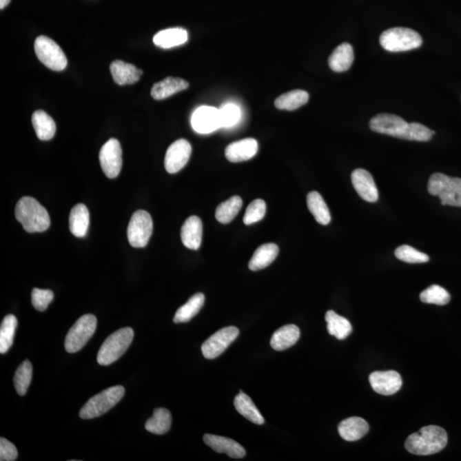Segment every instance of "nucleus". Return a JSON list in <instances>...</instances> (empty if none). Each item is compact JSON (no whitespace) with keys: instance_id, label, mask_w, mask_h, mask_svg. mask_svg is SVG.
Here are the masks:
<instances>
[{"instance_id":"nucleus-40","label":"nucleus","mask_w":461,"mask_h":461,"mask_svg":"<svg viewBox=\"0 0 461 461\" xmlns=\"http://www.w3.org/2000/svg\"><path fill=\"white\" fill-rule=\"evenodd\" d=\"M434 134V131H431L430 128L424 126V125L412 123H409V126H407L406 134L404 135L403 139L425 142L430 141Z\"/></svg>"},{"instance_id":"nucleus-23","label":"nucleus","mask_w":461,"mask_h":461,"mask_svg":"<svg viewBox=\"0 0 461 461\" xmlns=\"http://www.w3.org/2000/svg\"><path fill=\"white\" fill-rule=\"evenodd\" d=\"M355 54L352 45L349 43H342L336 48L329 57L328 63L334 72H345L351 67Z\"/></svg>"},{"instance_id":"nucleus-20","label":"nucleus","mask_w":461,"mask_h":461,"mask_svg":"<svg viewBox=\"0 0 461 461\" xmlns=\"http://www.w3.org/2000/svg\"><path fill=\"white\" fill-rule=\"evenodd\" d=\"M110 69L114 81L120 85L134 84L139 81L143 74V71L139 70L134 64L121 60L114 61L110 64Z\"/></svg>"},{"instance_id":"nucleus-35","label":"nucleus","mask_w":461,"mask_h":461,"mask_svg":"<svg viewBox=\"0 0 461 461\" xmlns=\"http://www.w3.org/2000/svg\"><path fill=\"white\" fill-rule=\"evenodd\" d=\"M242 205V198L238 196H232V198L227 200V201L221 203L216 209V220L223 224L231 223L238 212H240Z\"/></svg>"},{"instance_id":"nucleus-26","label":"nucleus","mask_w":461,"mask_h":461,"mask_svg":"<svg viewBox=\"0 0 461 461\" xmlns=\"http://www.w3.org/2000/svg\"><path fill=\"white\" fill-rule=\"evenodd\" d=\"M90 214L87 206L78 203L71 209L70 214V229L76 238H84L88 234Z\"/></svg>"},{"instance_id":"nucleus-33","label":"nucleus","mask_w":461,"mask_h":461,"mask_svg":"<svg viewBox=\"0 0 461 461\" xmlns=\"http://www.w3.org/2000/svg\"><path fill=\"white\" fill-rule=\"evenodd\" d=\"M172 424V416L166 409L154 410L151 419L146 421L145 429L151 433L163 435L170 430Z\"/></svg>"},{"instance_id":"nucleus-28","label":"nucleus","mask_w":461,"mask_h":461,"mask_svg":"<svg viewBox=\"0 0 461 461\" xmlns=\"http://www.w3.org/2000/svg\"><path fill=\"white\" fill-rule=\"evenodd\" d=\"M234 407L236 410L250 422L256 424H263L265 422L262 413H260L252 398L242 391L234 399Z\"/></svg>"},{"instance_id":"nucleus-11","label":"nucleus","mask_w":461,"mask_h":461,"mask_svg":"<svg viewBox=\"0 0 461 461\" xmlns=\"http://www.w3.org/2000/svg\"><path fill=\"white\" fill-rule=\"evenodd\" d=\"M123 152L120 142L116 139H110L103 145L99 152L100 165L103 173L110 178H116L123 167Z\"/></svg>"},{"instance_id":"nucleus-31","label":"nucleus","mask_w":461,"mask_h":461,"mask_svg":"<svg viewBox=\"0 0 461 461\" xmlns=\"http://www.w3.org/2000/svg\"><path fill=\"white\" fill-rule=\"evenodd\" d=\"M327 331L338 340H344L351 334L353 328L346 318L339 316L334 310H329L326 314Z\"/></svg>"},{"instance_id":"nucleus-8","label":"nucleus","mask_w":461,"mask_h":461,"mask_svg":"<svg viewBox=\"0 0 461 461\" xmlns=\"http://www.w3.org/2000/svg\"><path fill=\"white\" fill-rule=\"evenodd\" d=\"M34 51L37 58L45 66L54 71L65 70L68 61L65 54L54 41L46 37L35 39Z\"/></svg>"},{"instance_id":"nucleus-15","label":"nucleus","mask_w":461,"mask_h":461,"mask_svg":"<svg viewBox=\"0 0 461 461\" xmlns=\"http://www.w3.org/2000/svg\"><path fill=\"white\" fill-rule=\"evenodd\" d=\"M369 381L373 391L383 396L396 394L402 385V378L396 371H374Z\"/></svg>"},{"instance_id":"nucleus-5","label":"nucleus","mask_w":461,"mask_h":461,"mask_svg":"<svg viewBox=\"0 0 461 461\" xmlns=\"http://www.w3.org/2000/svg\"><path fill=\"white\" fill-rule=\"evenodd\" d=\"M125 394L123 386H113L105 389L99 394L92 396L85 404L80 412V417L83 420H91L108 412L119 402Z\"/></svg>"},{"instance_id":"nucleus-7","label":"nucleus","mask_w":461,"mask_h":461,"mask_svg":"<svg viewBox=\"0 0 461 461\" xmlns=\"http://www.w3.org/2000/svg\"><path fill=\"white\" fill-rule=\"evenodd\" d=\"M96 328V318L92 314H85L70 328L65 338V349L69 353L81 350L90 340Z\"/></svg>"},{"instance_id":"nucleus-30","label":"nucleus","mask_w":461,"mask_h":461,"mask_svg":"<svg viewBox=\"0 0 461 461\" xmlns=\"http://www.w3.org/2000/svg\"><path fill=\"white\" fill-rule=\"evenodd\" d=\"M307 205L318 223L328 225L331 223V214L322 196L317 192H311L307 196Z\"/></svg>"},{"instance_id":"nucleus-43","label":"nucleus","mask_w":461,"mask_h":461,"mask_svg":"<svg viewBox=\"0 0 461 461\" xmlns=\"http://www.w3.org/2000/svg\"><path fill=\"white\" fill-rule=\"evenodd\" d=\"M53 298H54V294L50 289L34 288L32 291V303H33L35 309L41 311V312L48 309L50 303L52 302Z\"/></svg>"},{"instance_id":"nucleus-34","label":"nucleus","mask_w":461,"mask_h":461,"mask_svg":"<svg viewBox=\"0 0 461 461\" xmlns=\"http://www.w3.org/2000/svg\"><path fill=\"white\" fill-rule=\"evenodd\" d=\"M309 95L306 91L294 90L282 94L275 100V107L278 110L291 112L305 105L309 101Z\"/></svg>"},{"instance_id":"nucleus-22","label":"nucleus","mask_w":461,"mask_h":461,"mask_svg":"<svg viewBox=\"0 0 461 461\" xmlns=\"http://www.w3.org/2000/svg\"><path fill=\"white\" fill-rule=\"evenodd\" d=\"M189 85L188 82L183 79L167 77L153 85L151 94L154 99L163 100L185 90Z\"/></svg>"},{"instance_id":"nucleus-13","label":"nucleus","mask_w":461,"mask_h":461,"mask_svg":"<svg viewBox=\"0 0 461 461\" xmlns=\"http://www.w3.org/2000/svg\"><path fill=\"white\" fill-rule=\"evenodd\" d=\"M192 126L196 133L212 134L221 127L220 110L210 106L196 109L192 116Z\"/></svg>"},{"instance_id":"nucleus-16","label":"nucleus","mask_w":461,"mask_h":461,"mask_svg":"<svg viewBox=\"0 0 461 461\" xmlns=\"http://www.w3.org/2000/svg\"><path fill=\"white\" fill-rule=\"evenodd\" d=\"M354 188L360 198L367 202L375 203L378 199V192L371 174L368 171L358 169L351 174Z\"/></svg>"},{"instance_id":"nucleus-29","label":"nucleus","mask_w":461,"mask_h":461,"mask_svg":"<svg viewBox=\"0 0 461 461\" xmlns=\"http://www.w3.org/2000/svg\"><path fill=\"white\" fill-rule=\"evenodd\" d=\"M32 123L41 141H50L56 134V123L54 120L43 110H37L32 116Z\"/></svg>"},{"instance_id":"nucleus-4","label":"nucleus","mask_w":461,"mask_h":461,"mask_svg":"<svg viewBox=\"0 0 461 461\" xmlns=\"http://www.w3.org/2000/svg\"><path fill=\"white\" fill-rule=\"evenodd\" d=\"M430 194L438 196L442 205L461 207V178L440 173L432 174L428 183Z\"/></svg>"},{"instance_id":"nucleus-14","label":"nucleus","mask_w":461,"mask_h":461,"mask_svg":"<svg viewBox=\"0 0 461 461\" xmlns=\"http://www.w3.org/2000/svg\"><path fill=\"white\" fill-rule=\"evenodd\" d=\"M192 154V145L185 139L175 141L167 149L165 156V169L167 173L175 174L187 165Z\"/></svg>"},{"instance_id":"nucleus-37","label":"nucleus","mask_w":461,"mask_h":461,"mask_svg":"<svg viewBox=\"0 0 461 461\" xmlns=\"http://www.w3.org/2000/svg\"><path fill=\"white\" fill-rule=\"evenodd\" d=\"M32 375H33V367L30 360H25L17 368L14 377V385L20 396L26 394L31 383Z\"/></svg>"},{"instance_id":"nucleus-32","label":"nucleus","mask_w":461,"mask_h":461,"mask_svg":"<svg viewBox=\"0 0 461 461\" xmlns=\"http://www.w3.org/2000/svg\"><path fill=\"white\" fill-rule=\"evenodd\" d=\"M205 301V296L203 293H196L192 296L185 305L177 310L174 318V323H185L190 321L201 310Z\"/></svg>"},{"instance_id":"nucleus-17","label":"nucleus","mask_w":461,"mask_h":461,"mask_svg":"<svg viewBox=\"0 0 461 461\" xmlns=\"http://www.w3.org/2000/svg\"><path fill=\"white\" fill-rule=\"evenodd\" d=\"M258 152V143L255 139H245L232 143L226 148L225 156L232 163L245 162L252 159Z\"/></svg>"},{"instance_id":"nucleus-18","label":"nucleus","mask_w":461,"mask_h":461,"mask_svg":"<svg viewBox=\"0 0 461 461\" xmlns=\"http://www.w3.org/2000/svg\"><path fill=\"white\" fill-rule=\"evenodd\" d=\"M203 441L214 451L226 453L231 458L241 459L246 455L245 449L238 442L230 438L206 434L203 437Z\"/></svg>"},{"instance_id":"nucleus-41","label":"nucleus","mask_w":461,"mask_h":461,"mask_svg":"<svg viewBox=\"0 0 461 461\" xmlns=\"http://www.w3.org/2000/svg\"><path fill=\"white\" fill-rule=\"evenodd\" d=\"M267 210L266 203L262 199L254 200L246 209L244 216V223L245 225H252L262 221L265 216Z\"/></svg>"},{"instance_id":"nucleus-45","label":"nucleus","mask_w":461,"mask_h":461,"mask_svg":"<svg viewBox=\"0 0 461 461\" xmlns=\"http://www.w3.org/2000/svg\"><path fill=\"white\" fill-rule=\"evenodd\" d=\"M10 0H0V9L3 10L9 5Z\"/></svg>"},{"instance_id":"nucleus-1","label":"nucleus","mask_w":461,"mask_h":461,"mask_svg":"<svg viewBox=\"0 0 461 461\" xmlns=\"http://www.w3.org/2000/svg\"><path fill=\"white\" fill-rule=\"evenodd\" d=\"M447 443L448 434L444 429L437 425H428L409 436L405 442V448L413 455H431L442 451Z\"/></svg>"},{"instance_id":"nucleus-38","label":"nucleus","mask_w":461,"mask_h":461,"mask_svg":"<svg viewBox=\"0 0 461 461\" xmlns=\"http://www.w3.org/2000/svg\"><path fill=\"white\" fill-rule=\"evenodd\" d=\"M421 301L424 303H431V305H446L450 302L451 296L444 288L439 285H433L431 287L425 289L421 292L420 296Z\"/></svg>"},{"instance_id":"nucleus-10","label":"nucleus","mask_w":461,"mask_h":461,"mask_svg":"<svg viewBox=\"0 0 461 461\" xmlns=\"http://www.w3.org/2000/svg\"><path fill=\"white\" fill-rule=\"evenodd\" d=\"M238 334V329L235 327L221 329L203 342V355L209 360L217 358L234 342Z\"/></svg>"},{"instance_id":"nucleus-19","label":"nucleus","mask_w":461,"mask_h":461,"mask_svg":"<svg viewBox=\"0 0 461 461\" xmlns=\"http://www.w3.org/2000/svg\"><path fill=\"white\" fill-rule=\"evenodd\" d=\"M181 241L185 247L198 250L201 246L203 238V223L196 216L189 217L181 227Z\"/></svg>"},{"instance_id":"nucleus-24","label":"nucleus","mask_w":461,"mask_h":461,"mask_svg":"<svg viewBox=\"0 0 461 461\" xmlns=\"http://www.w3.org/2000/svg\"><path fill=\"white\" fill-rule=\"evenodd\" d=\"M187 41V31L182 28H167L158 32L153 38L154 44L163 49L183 45Z\"/></svg>"},{"instance_id":"nucleus-27","label":"nucleus","mask_w":461,"mask_h":461,"mask_svg":"<svg viewBox=\"0 0 461 461\" xmlns=\"http://www.w3.org/2000/svg\"><path fill=\"white\" fill-rule=\"evenodd\" d=\"M278 255L277 245L269 243L260 245L254 253L249 263V269L252 271H259L269 267Z\"/></svg>"},{"instance_id":"nucleus-21","label":"nucleus","mask_w":461,"mask_h":461,"mask_svg":"<svg viewBox=\"0 0 461 461\" xmlns=\"http://www.w3.org/2000/svg\"><path fill=\"white\" fill-rule=\"evenodd\" d=\"M369 431L367 421L360 417L348 418L338 425V433L342 439L348 442H355L362 439Z\"/></svg>"},{"instance_id":"nucleus-42","label":"nucleus","mask_w":461,"mask_h":461,"mask_svg":"<svg viewBox=\"0 0 461 461\" xmlns=\"http://www.w3.org/2000/svg\"><path fill=\"white\" fill-rule=\"evenodd\" d=\"M219 110L221 127H234L240 119V109L234 103H227Z\"/></svg>"},{"instance_id":"nucleus-2","label":"nucleus","mask_w":461,"mask_h":461,"mask_svg":"<svg viewBox=\"0 0 461 461\" xmlns=\"http://www.w3.org/2000/svg\"><path fill=\"white\" fill-rule=\"evenodd\" d=\"M15 214L24 230L30 234L45 232L51 225L48 210L31 196H23L17 202Z\"/></svg>"},{"instance_id":"nucleus-6","label":"nucleus","mask_w":461,"mask_h":461,"mask_svg":"<svg viewBox=\"0 0 461 461\" xmlns=\"http://www.w3.org/2000/svg\"><path fill=\"white\" fill-rule=\"evenodd\" d=\"M380 45L386 51L400 52L419 48L423 39L416 31L407 28H393L380 37Z\"/></svg>"},{"instance_id":"nucleus-25","label":"nucleus","mask_w":461,"mask_h":461,"mask_svg":"<svg viewBox=\"0 0 461 461\" xmlns=\"http://www.w3.org/2000/svg\"><path fill=\"white\" fill-rule=\"evenodd\" d=\"M300 338L299 328L295 325H287L274 332L270 340L272 348L277 351H282L291 348Z\"/></svg>"},{"instance_id":"nucleus-44","label":"nucleus","mask_w":461,"mask_h":461,"mask_svg":"<svg viewBox=\"0 0 461 461\" xmlns=\"http://www.w3.org/2000/svg\"><path fill=\"white\" fill-rule=\"evenodd\" d=\"M17 455H19V452H17L15 445L6 438H0V460H16Z\"/></svg>"},{"instance_id":"nucleus-39","label":"nucleus","mask_w":461,"mask_h":461,"mask_svg":"<svg viewBox=\"0 0 461 461\" xmlns=\"http://www.w3.org/2000/svg\"><path fill=\"white\" fill-rule=\"evenodd\" d=\"M396 258L407 263H424L429 262L430 257L427 254L419 252L409 245H402L396 249Z\"/></svg>"},{"instance_id":"nucleus-12","label":"nucleus","mask_w":461,"mask_h":461,"mask_svg":"<svg viewBox=\"0 0 461 461\" xmlns=\"http://www.w3.org/2000/svg\"><path fill=\"white\" fill-rule=\"evenodd\" d=\"M409 123L402 117L392 114H380L370 121V128L376 133L403 139Z\"/></svg>"},{"instance_id":"nucleus-9","label":"nucleus","mask_w":461,"mask_h":461,"mask_svg":"<svg viewBox=\"0 0 461 461\" xmlns=\"http://www.w3.org/2000/svg\"><path fill=\"white\" fill-rule=\"evenodd\" d=\"M153 232L151 214L145 210H138L132 216L127 227V238L131 246L144 248L148 245Z\"/></svg>"},{"instance_id":"nucleus-3","label":"nucleus","mask_w":461,"mask_h":461,"mask_svg":"<svg viewBox=\"0 0 461 461\" xmlns=\"http://www.w3.org/2000/svg\"><path fill=\"white\" fill-rule=\"evenodd\" d=\"M134 331L130 327H124L110 335L100 348L98 354L99 365L109 366L123 356L133 342Z\"/></svg>"},{"instance_id":"nucleus-36","label":"nucleus","mask_w":461,"mask_h":461,"mask_svg":"<svg viewBox=\"0 0 461 461\" xmlns=\"http://www.w3.org/2000/svg\"><path fill=\"white\" fill-rule=\"evenodd\" d=\"M17 327V319L13 314H8L3 320L0 327V353L6 354L13 345Z\"/></svg>"}]
</instances>
